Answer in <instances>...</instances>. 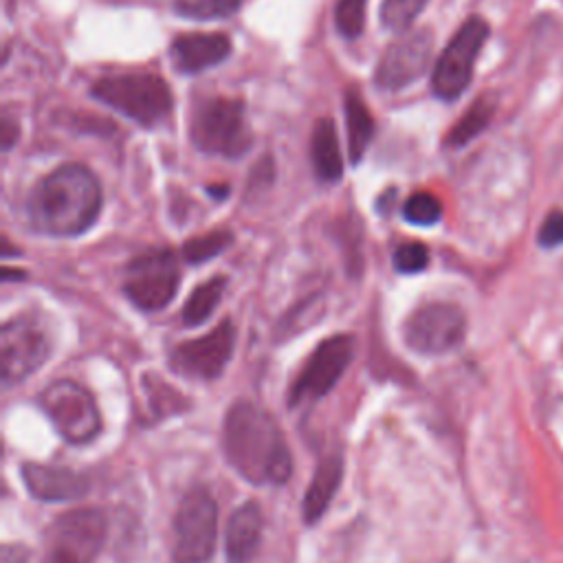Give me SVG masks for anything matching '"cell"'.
I'll return each mask as SVG.
<instances>
[{"mask_svg":"<svg viewBox=\"0 0 563 563\" xmlns=\"http://www.w3.org/2000/svg\"><path fill=\"white\" fill-rule=\"evenodd\" d=\"M231 240H233L231 231L216 229V231L189 238L183 244L180 253H183V260H187L189 264H202V262L216 257L218 253H222L231 244Z\"/></svg>","mask_w":563,"mask_h":563,"instance_id":"obj_23","label":"cell"},{"mask_svg":"<svg viewBox=\"0 0 563 563\" xmlns=\"http://www.w3.org/2000/svg\"><path fill=\"white\" fill-rule=\"evenodd\" d=\"M18 139V125L15 121H11L7 114L2 117V125H0V141H2V150H11V145Z\"/></svg>","mask_w":563,"mask_h":563,"instance_id":"obj_31","label":"cell"},{"mask_svg":"<svg viewBox=\"0 0 563 563\" xmlns=\"http://www.w3.org/2000/svg\"><path fill=\"white\" fill-rule=\"evenodd\" d=\"M433 35L429 29L402 31L380 55L374 81L380 90H400L413 84L429 66Z\"/></svg>","mask_w":563,"mask_h":563,"instance_id":"obj_12","label":"cell"},{"mask_svg":"<svg viewBox=\"0 0 563 563\" xmlns=\"http://www.w3.org/2000/svg\"><path fill=\"white\" fill-rule=\"evenodd\" d=\"M40 405L70 444H86L101 431V413L92 394L73 378L53 380L42 391Z\"/></svg>","mask_w":563,"mask_h":563,"instance_id":"obj_7","label":"cell"},{"mask_svg":"<svg viewBox=\"0 0 563 563\" xmlns=\"http://www.w3.org/2000/svg\"><path fill=\"white\" fill-rule=\"evenodd\" d=\"M233 347L235 325L231 319H224L211 332L176 345L172 352V367L183 376L211 380L222 374L233 356Z\"/></svg>","mask_w":563,"mask_h":563,"instance_id":"obj_14","label":"cell"},{"mask_svg":"<svg viewBox=\"0 0 563 563\" xmlns=\"http://www.w3.org/2000/svg\"><path fill=\"white\" fill-rule=\"evenodd\" d=\"M354 354V339L350 334H332L323 339L308 356L306 365L290 385L288 402L299 405L306 400L323 398L343 376Z\"/></svg>","mask_w":563,"mask_h":563,"instance_id":"obj_11","label":"cell"},{"mask_svg":"<svg viewBox=\"0 0 563 563\" xmlns=\"http://www.w3.org/2000/svg\"><path fill=\"white\" fill-rule=\"evenodd\" d=\"M537 240L543 249H554V246L563 244V211L561 209H554L545 216Z\"/></svg>","mask_w":563,"mask_h":563,"instance_id":"obj_29","label":"cell"},{"mask_svg":"<svg viewBox=\"0 0 563 563\" xmlns=\"http://www.w3.org/2000/svg\"><path fill=\"white\" fill-rule=\"evenodd\" d=\"M429 0H383L380 2V24L389 31H407L418 13L427 7Z\"/></svg>","mask_w":563,"mask_h":563,"instance_id":"obj_24","label":"cell"},{"mask_svg":"<svg viewBox=\"0 0 563 563\" xmlns=\"http://www.w3.org/2000/svg\"><path fill=\"white\" fill-rule=\"evenodd\" d=\"M90 95L143 128L163 123L174 106L167 81L154 73L101 77L92 84Z\"/></svg>","mask_w":563,"mask_h":563,"instance_id":"obj_3","label":"cell"},{"mask_svg":"<svg viewBox=\"0 0 563 563\" xmlns=\"http://www.w3.org/2000/svg\"><path fill=\"white\" fill-rule=\"evenodd\" d=\"M189 136L200 152L224 158H240L253 143L244 103L233 97L198 101L189 117Z\"/></svg>","mask_w":563,"mask_h":563,"instance_id":"obj_4","label":"cell"},{"mask_svg":"<svg viewBox=\"0 0 563 563\" xmlns=\"http://www.w3.org/2000/svg\"><path fill=\"white\" fill-rule=\"evenodd\" d=\"M101 200L97 176L84 165L66 163L35 183L26 198V216L44 235L75 238L95 224Z\"/></svg>","mask_w":563,"mask_h":563,"instance_id":"obj_2","label":"cell"},{"mask_svg":"<svg viewBox=\"0 0 563 563\" xmlns=\"http://www.w3.org/2000/svg\"><path fill=\"white\" fill-rule=\"evenodd\" d=\"M495 106H497V101L493 95L477 97L468 106V110L455 121V125L449 130V134L444 139L446 147H462V145L471 143L479 132H484L495 114Z\"/></svg>","mask_w":563,"mask_h":563,"instance_id":"obj_21","label":"cell"},{"mask_svg":"<svg viewBox=\"0 0 563 563\" xmlns=\"http://www.w3.org/2000/svg\"><path fill=\"white\" fill-rule=\"evenodd\" d=\"M343 112H345V132H347V152L350 161L358 163L369 147L374 139V119L363 101V97L354 90H345L343 99Z\"/></svg>","mask_w":563,"mask_h":563,"instance_id":"obj_20","label":"cell"},{"mask_svg":"<svg viewBox=\"0 0 563 563\" xmlns=\"http://www.w3.org/2000/svg\"><path fill=\"white\" fill-rule=\"evenodd\" d=\"M341 477H343L341 455H328L317 464L314 475H312V479L306 488V495H303V519H306V523L312 526L321 519V515L330 506L334 493L339 490Z\"/></svg>","mask_w":563,"mask_h":563,"instance_id":"obj_18","label":"cell"},{"mask_svg":"<svg viewBox=\"0 0 563 563\" xmlns=\"http://www.w3.org/2000/svg\"><path fill=\"white\" fill-rule=\"evenodd\" d=\"M106 541V515L75 508L59 515L46 532L42 563H92Z\"/></svg>","mask_w":563,"mask_h":563,"instance_id":"obj_5","label":"cell"},{"mask_svg":"<svg viewBox=\"0 0 563 563\" xmlns=\"http://www.w3.org/2000/svg\"><path fill=\"white\" fill-rule=\"evenodd\" d=\"M367 0H339L334 9V24L343 37H358L365 26Z\"/></svg>","mask_w":563,"mask_h":563,"instance_id":"obj_27","label":"cell"},{"mask_svg":"<svg viewBox=\"0 0 563 563\" xmlns=\"http://www.w3.org/2000/svg\"><path fill=\"white\" fill-rule=\"evenodd\" d=\"M244 0H178V11L198 20H220L233 15Z\"/></svg>","mask_w":563,"mask_h":563,"instance_id":"obj_26","label":"cell"},{"mask_svg":"<svg viewBox=\"0 0 563 563\" xmlns=\"http://www.w3.org/2000/svg\"><path fill=\"white\" fill-rule=\"evenodd\" d=\"M310 158L314 174L323 183H336L343 176V156L332 119H319L314 123L310 139Z\"/></svg>","mask_w":563,"mask_h":563,"instance_id":"obj_19","label":"cell"},{"mask_svg":"<svg viewBox=\"0 0 563 563\" xmlns=\"http://www.w3.org/2000/svg\"><path fill=\"white\" fill-rule=\"evenodd\" d=\"M224 286H227V277L222 275H216L198 284L183 306V321L187 325H200L202 321H207L216 310V306L220 303Z\"/></svg>","mask_w":563,"mask_h":563,"instance_id":"obj_22","label":"cell"},{"mask_svg":"<svg viewBox=\"0 0 563 563\" xmlns=\"http://www.w3.org/2000/svg\"><path fill=\"white\" fill-rule=\"evenodd\" d=\"M391 262L398 273H405V275L420 273L429 264V249L422 242H405L394 251Z\"/></svg>","mask_w":563,"mask_h":563,"instance_id":"obj_28","label":"cell"},{"mask_svg":"<svg viewBox=\"0 0 563 563\" xmlns=\"http://www.w3.org/2000/svg\"><path fill=\"white\" fill-rule=\"evenodd\" d=\"M405 343L424 356H438L455 350L466 334V317L460 306L449 301H429L418 306L405 319Z\"/></svg>","mask_w":563,"mask_h":563,"instance_id":"obj_9","label":"cell"},{"mask_svg":"<svg viewBox=\"0 0 563 563\" xmlns=\"http://www.w3.org/2000/svg\"><path fill=\"white\" fill-rule=\"evenodd\" d=\"M180 282L176 255L172 251H150L136 255L128 268L123 279L125 297L139 310H161L176 295Z\"/></svg>","mask_w":563,"mask_h":563,"instance_id":"obj_10","label":"cell"},{"mask_svg":"<svg viewBox=\"0 0 563 563\" xmlns=\"http://www.w3.org/2000/svg\"><path fill=\"white\" fill-rule=\"evenodd\" d=\"M231 53V37L227 33H183L169 46V59L180 73H202L205 68L222 64Z\"/></svg>","mask_w":563,"mask_h":563,"instance_id":"obj_16","label":"cell"},{"mask_svg":"<svg viewBox=\"0 0 563 563\" xmlns=\"http://www.w3.org/2000/svg\"><path fill=\"white\" fill-rule=\"evenodd\" d=\"M29 550L20 543H9L2 548V563H26Z\"/></svg>","mask_w":563,"mask_h":563,"instance_id":"obj_30","label":"cell"},{"mask_svg":"<svg viewBox=\"0 0 563 563\" xmlns=\"http://www.w3.org/2000/svg\"><path fill=\"white\" fill-rule=\"evenodd\" d=\"M402 218L416 227H431L442 218V202L429 191H413L402 205Z\"/></svg>","mask_w":563,"mask_h":563,"instance_id":"obj_25","label":"cell"},{"mask_svg":"<svg viewBox=\"0 0 563 563\" xmlns=\"http://www.w3.org/2000/svg\"><path fill=\"white\" fill-rule=\"evenodd\" d=\"M262 510L255 501H246L233 510L227 523V561L229 563H251L262 537Z\"/></svg>","mask_w":563,"mask_h":563,"instance_id":"obj_17","label":"cell"},{"mask_svg":"<svg viewBox=\"0 0 563 563\" xmlns=\"http://www.w3.org/2000/svg\"><path fill=\"white\" fill-rule=\"evenodd\" d=\"M218 506L207 488H189L174 515V563H207L216 548Z\"/></svg>","mask_w":563,"mask_h":563,"instance_id":"obj_6","label":"cell"},{"mask_svg":"<svg viewBox=\"0 0 563 563\" xmlns=\"http://www.w3.org/2000/svg\"><path fill=\"white\" fill-rule=\"evenodd\" d=\"M486 40L488 24L477 15L468 18L455 31L451 42L440 53L431 73V88L440 99L453 101L468 88L473 79V66Z\"/></svg>","mask_w":563,"mask_h":563,"instance_id":"obj_8","label":"cell"},{"mask_svg":"<svg viewBox=\"0 0 563 563\" xmlns=\"http://www.w3.org/2000/svg\"><path fill=\"white\" fill-rule=\"evenodd\" d=\"M22 482H24L26 490L42 501L79 499L90 488L86 475L64 468V466H51V464H40V462L22 464Z\"/></svg>","mask_w":563,"mask_h":563,"instance_id":"obj_15","label":"cell"},{"mask_svg":"<svg viewBox=\"0 0 563 563\" xmlns=\"http://www.w3.org/2000/svg\"><path fill=\"white\" fill-rule=\"evenodd\" d=\"M222 446L229 464L251 484H284L292 460L277 420L251 400H238L227 409Z\"/></svg>","mask_w":563,"mask_h":563,"instance_id":"obj_1","label":"cell"},{"mask_svg":"<svg viewBox=\"0 0 563 563\" xmlns=\"http://www.w3.org/2000/svg\"><path fill=\"white\" fill-rule=\"evenodd\" d=\"M48 352L51 343L35 321L26 317L4 321L0 330V361L4 383H20L37 372L48 358Z\"/></svg>","mask_w":563,"mask_h":563,"instance_id":"obj_13","label":"cell"}]
</instances>
